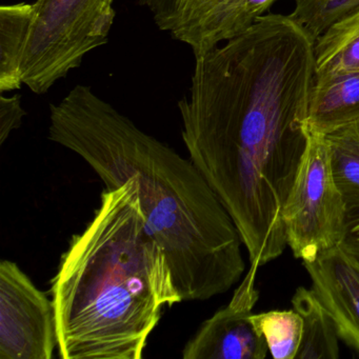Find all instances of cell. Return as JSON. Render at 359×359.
<instances>
[{
    "label": "cell",
    "mask_w": 359,
    "mask_h": 359,
    "mask_svg": "<svg viewBox=\"0 0 359 359\" xmlns=\"http://www.w3.org/2000/svg\"><path fill=\"white\" fill-rule=\"evenodd\" d=\"M314 41L268 14L195 57L178 102L189 156L232 217L252 266L287 248L283 209L309 144Z\"/></svg>",
    "instance_id": "1"
},
{
    "label": "cell",
    "mask_w": 359,
    "mask_h": 359,
    "mask_svg": "<svg viewBox=\"0 0 359 359\" xmlns=\"http://www.w3.org/2000/svg\"><path fill=\"white\" fill-rule=\"evenodd\" d=\"M48 137L76 153L114 190L134 178L147 226L167 255L182 302L228 292L245 270L238 229L190 158L77 85L50 104Z\"/></svg>",
    "instance_id": "2"
},
{
    "label": "cell",
    "mask_w": 359,
    "mask_h": 359,
    "mask_svg": "<svg viewBox=\"0 0 359 359\" xmlns=\"http://www.w3.org/2000/svg\"><path fill=\"white\" fill-rule=\"evenodd\" d=\"M62 359H142L165 306L182 302L134 178L102 194L52 280Z\"/></svg>",
    "instance_id": "3"
},
{
    "label": "cell",
    "mask_w": 359,
    "mask_h": 359,
    "mask_svg": "<svg viewBox=\"0 0 359 359\" xmlns=\"http://www.w3.org/2000/svg\"><path fill=\"white\" fill-rule=\"evenodd\" d=\"M115 0H35L0 8V93L26 86L37 95L107 45Z\"/></svg>",
    "instance_id": "4"
},
{
    "label": "cell",
    "mask_w": 359,
    "mask_h": 359,
    "mask_svg": "<svg viewBox=\"0 0 359 359\" xmlns=\"http://www.w3.org/2000/svg\"><path fill=\"white\" fill-rule=\"evenodd\" d=\"M310 134V133H309ZM348 208L332 173L325 136L310 134L283 209L287 243L302 262L338 247Z\"/></svg>",
    "instance_id": "5"
},
{
    "label": "cell",
    "mask_w": 359,
    "mask_h": 359,
    "mask_svg": "<svg viewBox=\"0 0 359 359\" xmlns=\"http://www.w3.org/2000/svg\"><path fill=\"white\" fill-rule=\"evenodd\" d=\"M55 308L16 262H0V359H51Z\"/></svg>",
    "instance_id": "6"
},
{
    "label": "cell",
    "mask_w": 359,
    "mask_h": 359,
    "mask_svg": "<svg viewBox=\"0 0 359 359\" xmlns=\"http://www.w3.org/2000/svg\"><path fill=\"white\" fill-rule=\"evenodd\" d=\"M157 28L188 46L195 57L250 28L248 0H137Z\"/></svg>",
    "instance_id": "7"
},
{
    "label": "cell",
    "mask_w": 359,
    "mask_h": 359,
    "mask_svg": "<svg viewBox=\"0 0 359 359\" xmlns=\"http://www.w3.org/2000/svg\"><path fill=\"white\" fill-rule=\"evenodd\" d=\"M257 266H250L230 302L203 321L182 350L184 359H264L268 344L252 319Z\"/></svg>",
    "instance_id": "8"
},
{
    "label": "cell",
    "mask_w": 359,
    "mask_h": 359,
    "mask_svg": "<svg viewBox=\"0 0 359 359\" xmlns=\"http://www.w3.org/2000/svg\"><path fill=\"white\" fill-rule=\"evenodd\" d=\"M312 290L333 319L338 337L359 352V266L339 247L304 262Z\"/></svg>",
    "instance_id": "9"
},
{
    "label": "cell",
    "mask_w": 359,
    "mask_h": 359,
    "mask_svg": "<svg viewBox=\"0 0 359 359\" xmlns=\"http://www.w3.org/2000/svg\"><path fill=\"white\" fill-rule=\"evenodd\" d=\"M359 123V72L314 76L308 97L309 133L325 136Z\"/></svg>",
    "instance_id": "10"
},
{
    "label": "cell",
    "mask_w": 359,
    "mask_h": 359,
    "mask_svg": "<svg viewBox=\"0 0 359 359\" xmlns=\"http://www.w3.org/2000/svg\"><path fill=\"white\" fill-rule=\"evenodd\" d=\"M292 306L302 319V344L296 359H337V330L315 292L298 287L292 297Z\"/></svg>",
    "instance_id": "11"
},
{
    "label": "cell",
    "mask_w": 359,
    "mask_h": 359,
    "mask_svg": "<svg viewBox=\"0 0 359 359\" xmlns=\"http://www.w3.org/2000/svg\"><path fill=\"white\" fill-rule=\"evenodd\" d=\"M359 72V10L334 22L314 43V76Z\"/></svg>",
    "instance_id": "12"
},
{
    "label": "cell",
    "mask_w": 359,
    "mask_h": 359,
    "mask_svg": "<svg viewBox=\"0 0 359 359\" xmlns=\"http://www.w3.org/2000/svg\"><path fill=\"white\" fill-rule=\"evenodd\" d=\"M332 173L348 211L359 209V123L325 135Z\"/></svg>",
    "instance_id": "13"
},
{
    "label": "cell",
    "mask_w": 359,
    "mask_h": 359,
    "mask_svg": "<svg viewBox=\"0 0 359 359\" xmlns=\"http://www.w3.org/2000/svg\"><path fill=\"white\" fill-rule=\"evenodd\" d=\"M275 359H296L302 344V319L294 309L252 315Z\"/></svg>",
    "instance_id": "14"
},
{
    "label": "cell",
    "mask_w": 359,
    "mask_h": 359,
    "mask_svg": "<svg viewBox=\"0 0 359 359\" xmlns=\"http://www.w3.org/2000/svg\"><path fill=\"white\" fill-rule=\"evenodd\" d=\"M359 10V0H296L290 18L313 41L323 35L334 22Z\"/></svg>",
    "instance_id": "15"
},
{
    "label": "cell",
    "mask_w": 359,
    "mask_h": 359,
    "mask_svg": "<svg viewBox=\"0 0 359 359\" xmlns=\"http://www.w3.org/2000/svg\"><path fill=\"white\" fill-rule=\"evenodd\" d=\"M27 112L22 104V96L0 94V144H4L12 132L20 129Z\"/></svg>",
    "instance_id": "16"
},
{
    "label": "cell",
    "mask_w": 359,
    "mask_h": 359,
    "mask_svg": "<svg viewBox=\"0 0 359 359\" xmlns=\"http://www.w3.org/2000/svg\"><path fill=\"white\" fill-rule=\"evenodd\" d=\"M338 247L359 266V209L348 211L344 237Z\"/></svg>",
    "instance_id": "17"
}]
</instances>
